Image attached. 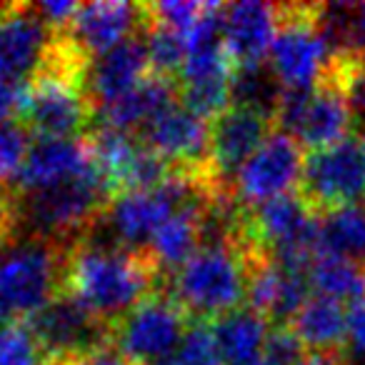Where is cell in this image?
<instances>
[{
    "instance_id": "52a82bcc",
    "label": "cell",
    "mask_w": 365,
    "mask_h": 365,
    "mask_svg": "<svg viewBox=\"0 0 365 365\" xmlns=\"http://www.w3.org/2000/svg\"><path fill=\"white\" fill-rule=\"evenodd\" d=\"M303 168V145L290 133L273 128L233 178V200L240 210H250L283 195H295L300 190Z\"/></svg>"
},
{
    "instance_id": "5b68a950",
    "label": "cell",
    "mask_w": 365,
    "mask_h": 365,
    "mask_svg": "<svg viewBox=\"0 0 365 365\" xmlns=\"http://www.w3.org/2000/svg\"><path fill=\"white\" fill-rule=\"evenodd\" d=\"M273 120L275 128L290 133L310 153L348 140L355 125L348 103L330 76H323L310 91L283 88Z\"/></svg>"
},
{
    "instance_id": "7c38bea8",
    "label": "cell",
    "mask_w": 365,
    "mask_h": 365,
    "mask_svg": "<svg viewBox=\"0 0 365 365\" xmlns=\"http://www.w3.org/2000/svg\"><path fill=\"white\" fill-rule=\"evenodd\" d=\"M270 115L253 108L233 106L210 125V158L208 168L215 180L233 190V178L250 160L265 138L273 133Z\"/></svg>"
},
{
    "instance_id": "e575fe53",
    "label": "cell",
    "mask_w": 365,
    "mask_h": 365,
    "mask_svg": "<svg viewBox=\"0 0 365 365\" xmlns=\"http://www.w3.org/2000/svg\"><path fill=\"white\" fill-rule=\"evenodd\" d=\"M0 323H3V315H0Z\"/></svg>"
},
{
    "instance_id": "2e32d148",
    "label": "cell",
    "mask_w": 365,
    "mask_h": 365,
    "mask_svg": "<svg viewBox=\"0 0 365 365\" xmlns=\"http://www.w3.org/2000/svg\"><path fill=\"white\" fill-rule=\"evenodd\" d=\"M150 73V61H148L145 41H143L140 31L138 36L128 38L125 43L103 53L91 63L86 78L88 96L98 110V108L115 103L118 98L135 91Z\"/></svg>"
},
{
    "instance_id": "e0dca14e",
    "label": "cell",
    "mask_w": 365,
    "mask_h": 365,
    "mask_svg": "<svg viewBox=\"0 0 365 365\" xmlns=\"http://www.w3.org/2000/svg\"><path fill=\"white\" fill-rule=\"evenodd\" d=\"M178 96V83L175 78H165V76H150L135 88L128 96L118 98L115 103H108V106L98 108L96 118L101 120L103 128H113V130H123V133H133L138 130L143 133V128L158 118L160 113H165L168 108L175 106Z\"/></svg>"
},
{
    "instance_id": "f1b7e54d",
    "label": "cell",
    "mask_w": 365,
    "mask_h": 365,
    "mask_svg": "<svg viewBox=\"0 0 365 365\" xmlns=\"http://www.w3.org/2000/svg\"><path fill=\"white\" fill-rule=\"evenodd\" d=\"M355 353L365 355V298L348 305V340Z\"/></svg>"
},
{
    "instance_id": "484cf974",
    "label": "cell",
    "mask_w": 365,
    "mask_h": 365,
    "mask_svg": "<svg viewBox=\"0 0 365 365\" xmlns=\"http://www.w3.org/2000/svg\"><path fill=\"white\" fill-rule=\"evenodd\" d=\"M0 365H48V358L26 323L0 328Z\"/></svg>"
},
{
    "instance_id": "30bf717a",
    "label": "cell",
    "mask_w": 365,
    "mask_h": 365,
    "mask_svg": "<svg viewBox=\"0 0 365 365\" xmlns=\"http://www.w3.org/2000/svg\"><path fill=\"white\" fill-rule=\"evenodd\" d=\"M53 31L31 3H0V83L33 78L46 63Z\"/></svg>"
},
{
    "instance_id": "d4e9b609",
    "label": "cell",
    "mask_w": 365,
    "mask_h": 365,
    "mask_svg": "<svg viewBox=\"0 0 365 365\" xmlns=\"http://www.w3.org/2000/svg\"><path fill=\"white\" fill-rule=\"evenodd\" d=\"M350 108L353 123L365 130V58H330L328 71Z\"/></svg>"
},
{
    "instance_id": "8fae6325",
    "label": "cell",
    "mask_w": 365,
    "mask_h": 365,
    "mask_svg": "<svg viewBox=\"0 0 365 365\" xmlns=\"http://www.w3.org/2000/svg\"><path fill=\"white\" fill-rule=\"evenodd\" d=\"M145 26L143 3H123V0H98L83 3L73 18L71 28L61 36L88 61L113 51L128 38L138 36Z\"/></svg>"
},
{
    "instance_id": "44dd1931",
    "label": "cell",
    "mask_w": 365,
    "mask_h": 365,
    "mask_svg": "<svg viewBox=\"0 0 365 365\" xmlns=\"http://www.w3.org/2000/svg\"><path fill=\"white\" fill-rule=\"evenodd\" d=\"M320 255L365 263V208L360 203L343 205L318 215Z\"/></svg>"
},
{
    "instance_id": "d6a6232c",
    "label": "cell",
    "mask_w": 365,
    "mask_h": 365,
    "mask_svg": "<svg viewBox=\"0 0 365 365\" xmlns=\"http://www.w3.org/2000/svg\"><path fill=\"white\" fill-rule=\"evenodd\" d=\"M155 365H182L180 360L175 358V355H173V358H168V360H160V363H155Z\"/></svg>"
},
{
    "instance_id": "277c9868",
    "label": "cell",
    "mask_w": 365,
    "mask_h": 365,
    "mask_svg": "<svg viewBox=\"0 0 365 365\" xmlns=\"http://www.w3.org/2000/svg\"><path fill=\"white\" fill-rule=\"evenodd\" d=\"M268 58L285 91H310L325 76L330 48L318 26V3L278 6V33Z\"/></svg>"
},
{
    "instance_id": "6da1fadb",
    "label": "cell",
    "mask_w": 365,
    "mask_h": 365,
    "mask_svg": "<svg viewBox=\"0 0 365 365\" xmlns=\"http://www.w3.org/2000/svg\"><path fill=\"white\" fill-rule=\"evenodd\" d=\"M160 270L145 250H130L93 235L66 245L61 293L108 328L160 290Z\"/></svg>"
},
{
    "instance_id": "d6986e66",
    "label": "cell",
    "mask_w": 365,
    "mask_h": 365,
    "mask_svg": "<svg viewBox=\"0 0 365 365\" xmlns=\"http://www.w3.org/2000/svg\"><path fill=\"white\" fill-rule=\"evenodd\" d=\"M210 325L223 355V365H253L263 355L270 335L268 320L250 308H240Z\"/></svg>"
},
{
    "instance_id": "83f0119b",
    "label": "cell",
    "mask_w": 365,
    "mask_h": 365,
    "mask_svg": "<svg viewBox=\"0 0 365 365\" xmlns=\"http://www.w3.org/2000/svg\"><path fill=\"white\" fill-rule=\"evenodd\" d=\"M48 365H135L133 360H128L120 350H115L110 343L106 345H98L93 350H86L81 355H73V358L66 360H56V363H48Z\"/></svg>"
},
{
    "instance_id": "4fadbf2b",
    "label": "cell",
    "mask_w": 365,
    "mask_h": 365,
    "mask_svg": "<svg viewBox=\"0 0 365 365\" xmlns=\"http://www.w3.org/2000/svg\"><path fill=\"white\" fill-rule=\"evenodd\" d=\"M143 143L175 170H203L210 158V123L173 106L143 128Z\"/></svg>"
},
{
    "instance_id": "ac0fdd59",
    "label": "cell",
    "mask_w": 365,
    "mask_h": 365,
    "mask_svg": "<svg viewBox=\"0 0 365 365\" xmlns=\"http://www.w3.org/2000/svg\"><path fill=\"white\" fill-rule=\"evenodd\" d=\"M285 325L305 350H343L348 340V308L313 293Z\"/></svg>"
},
{
    "instance_id": "5bb4252c",
    "label": "cell",
    "mask_w": 365,
    "mask_h": 365,
    "mask_svg": "<svg viewBox=\"0 0 365 365\" xmlns=\"http://www.w3.org/2000/svg\"><path fill=\"white\" fill-rule=\"evenodd\" d=\"M278 33V6L270 3H230L223 6L220 38L235 71L258 68L265 63Z\"/></svg>"
},
{
    "instance_id": "9a60e30c",
    "label": "cell",
    "mask_w": 365,
    "mask_h": 365,
    "mask_svg": "<svg viewBox=\"0 0 365 365\" xmlns=\"http://www.w3.org/2000/svg\"><path fill=\"white\" fill-rule=\"evenodd\" d=\"M96 173L91 148L86 138H71V140H43L38 138L31 143V150L18 175V193H36L61 182L76 180V178Z\"/></svg>"
},
{
    "instance_id": "7a4b0ae2",
    "label": "cell",
    "mask_w": 365,
    "mask_h": 365,
    "mask_svg": "<svg viewBox=\"0 0 365 365\" xmlns=\"http://www.w3.org/2000/svg\"><path fill=\"white\" fill-rule=\"evenodd\" d=\"M245 293L248 258L238 228L223 240H205L203 248L173 273L170 295L195 323H215L240 310Z\"/></svg>"
},
{
    "instance_id": "836d02e7",
    "label": "cell",
    "mask_w": 365,
    "mask_h": 365,
    "mask_svg": "<svg viewBox=\"0 0 365 365\" xmlns=\"http://www.w3.org/2000/svg\"><path fill=\"white\" fill-rule=\"evenodd\" d=\"M358 145H360V150H363V155H365V130L360 133V138H358Z\"/></svg>"
},
{
    "instance_id": "3957f363",
    "label": "cell",
    "mask_w": 365,
    "mask_h": 365,
    "mask_svg": "<svg viewBox=\"0 0 365 365\" xmlns=\"http://www.w3.org/2000/svg\"><path fill=\"white\" fill-rule=\"evenodd\" d=\"M66 245L16 228L0 235V315L28 320L61 295Z\"/></svg>"
},
{
    "instance_id": "8992f818",
    "label": "cell",
    "mask_w": 365,
    "mask_h": 365,
    "mask_svg": "<svg viewBox=\"0 0 365 365\" xmlns=\"http://www.w3.org/2000/svg\"><path fill=\"white\" fill-rule=\"evenodd\" d=\"M188 313L160 290L123 315L110 328V345L135 365H155L180 348L188 333Z\"/></svg>"
},
{
    "instance_id": "cb8c5ba5",
    "label": "cell",
    "mask_w": 365,
    "mask_h": 365,
    "mask_svg": "<svg viewBox=\"0 0 365 365\" xmlns=\"http://www.w3.org/2000/svg\"><path fill=\"white\" fill-rule=\"evenodd\" d=\"M31 133L21 120H8L0 125V193L16 190L18 175L31 150Z\"/></svg>"
},
{
    "instance_id": "7402d4cb",
    "label": "cell",
    "mask_w": 365,
    "mask_h": 365,
    "mask_svg": "<svg viewBox=\"0 0 365 365\" xmlns=\"http://www.w3.org/2000/svg\"><path fill=\"white\" fill-rule=\"evenodd\" d=\"M308 283L315 295L350 305L365 298V263L340 255H320L310 265Z\"/></svg>"
},
{
    "instance_id": "ffe728a7",
    "label": "cell",
    "mask_w": 365,
    "mask_h": 365,
    "mask_svg": "<svg viewBox=\"0 0 365 365\" xmlns=\"http://www.w3.org/2000/svg\"><path fill=\"white\" fill-rule=\"evenodd\" d=\"M318 26L330 58H365V3H318Z\"/></svg>"
},
{
    "instance_id": "9c48e42d",
    "label": "cell",
    "mask_w": 365,
    "mask_h": 365,
    "mask_svg": "<svg viewBox=\"0 0 365 365\" xmlns=\"http://www.w3.org/2000/svg\"><path fill=\"white\" fill-rule=\"evenodd\" d=\"M23 323L43 348L48 363L73 358L110 343V328L63 293Z\"/></svg>"
},
{
    "instance_id": "ba28073f",
    "label": "cell",
    "mask_w": 365,
    "mask_h": 365,
    "mask_svg": "<svg viewBox=\"0 0 365 365\" xmlns=\"http://www.w3.org/2000/svg\"><path fill=\"white\" fill-rule=\"evenodd\" d=\"M298 195L315 215L358 203L365 195V155L358 140L348 138L338 145L310 153Z\"/></svg>"
},
{
    "instance_id": "4dcf8cb0",
    "label": "cell",
    "mask_w": 365,
    "mask_h": 365,
    "mask_svg": "<svg viewBox=\"0 0 365 365\" xmlns=\"http://www.w3.org/2000/svg\"><path fill=\"white\" fill-rule=\"evenodd\" d=\"M295 365H350L343 350H305Z\"/></svg>"
},
{
    "instance_id": "1f68e13d",
    "label": "cell",
    "mask_w": 365,
    "mask_h": 365,
    "mask_svg": "<svg viewBox=\"0 0 365 365\" xmlns=\"http://www.w3.org/2000/svg\"><path fill=\"white\" fill-rule=\"evenodd\" d=\"M253 365H278V363H273V360H270V358H265V355H260V358L255 360Z\"/></svg>"
},
{
    "instance_id": "4316f807",
    "label": "cell",
    "mask_w": 365,
    "mask_h": 365,
    "mask_svg": "<svg viewBox=\"0 0 365 365\" xmlns=\"http://www.w3.org/2000/svg\"><path fill=\"white\" fill-rule=\"evenodd\" d=\"M175 358L182 365H223V355H220L213 325L210 323L190 325L180 348L175 350Z\"/></svg>"
},
{
    "instance_id": "603a6c76",
    "label": "cell",
    "mask_w": 365,
    "mask_h": 365,
    "mask_svg": "<svg viewBox=\"0 0 365 365\" xmlns=\"http://www.w3.org/2000/svg\"><path fill=\"white\" fill-rule=\"evenodd\" d=\"M143 41H145L150 71L155 76L175 78L180 73L182 63L188 58V41H185V36L170 31V28H163L145 21V26H143Z\"/></svg>"
},
{
    "instance_id": "f546056e",
    "label": "cell",
    "mask_w": 365,
    "mask_h": 365,
    "mask_svg": "<svg viewBox=\"0 0 365 365\" xmlns=\"http://www.w3.org/2000/svg\"><path fill=\"white\" fill-rule=\"evenodd\" d=\"M23 93H26V86L0 83V125L11 120L13 115H18L23 103Z\"/></svg>"
}]
</instances>
